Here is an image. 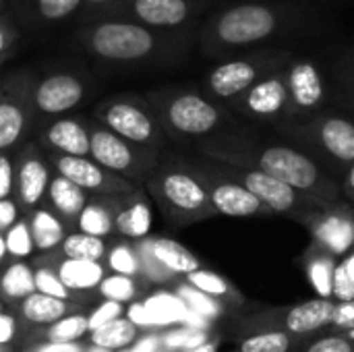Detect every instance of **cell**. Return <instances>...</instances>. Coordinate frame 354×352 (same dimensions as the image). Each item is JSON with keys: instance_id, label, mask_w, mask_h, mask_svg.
<instances>
[{"instance_id": "cell-1", "label": "cell", "mask_w": 354, "mask_h": 352, "mask_svg": "<svg viewBox=\"0 0 354 352\" xmlns=\"http://www.w3.org/2000/svg\"><path fill=\"white\" fill-rule=\"evenodd\" d=\"M199 154L228 162L253 166L282 180L301 193L311 205H332L342 201L338 180L303 147L290 143H261L249 135H209L197 143Z\"/></svg>"}, {"instance_id": "cell-2", "label": "cell", "mask_w": 354, "mask_h": 352, "mask_svg": "<svg viewBox=\"0 0 354 352\" xmlns=\"http://www.w3.org/2000/svg\"><path fill=\"white\" fill-rule=\"evenodd\" d=\"M290 21L284 6L272 2H243L214 15L201 29V52L220 58L239 52H249L276 33Z\"/></svg>"}, {"instance_id": "cell-3", "label": "cell", "mask_w": 354, "mask_h": 352, "mask_svg": "<svg viewBox=\"0 0 354 352\" xmlns=\"http://www.w3.org/2000/svg\"><path fill=\"white\" fill-rule=\"evenodd\" d=\"M143 185L174 226H191L218 216L209 191L189 158L160 156L158 166Z\"/></svg>"}, {"instance_id": "cell-4", "label": "cell", "mask_w": 354, "mask_h": 352, "mask_svg": "<svg viewBox=\"0 0 354 352\" xmlns=\"http://www.w3.org/2000/svg\"><path fill=\"white\" fill-rule=\"evenodd\" d=\"M145 98L168 137L176 141H201L230 120V112L218 100L195 87H164Z\"/></svg>"}, {"instance_id": "cell-5", "label": "cell", "mask_w": 354, "mask_h": 352, "mask_svg": "<svg viewBox=\"0 0 354 352\" xmlns=\"http://www.w3.org/2000/svg\"><path fill=\"white\" fill-rule=\"evenodd\" d=\"M79 39L91 56L116 64L143 62L168 50V41L160 29L131 19L95 21L79 33Z\"/></svg>"}, {"instance_id": "cell-6", "label": "cell", "mask_w": 354, "mask_h": 352, "mask_svg": "<svg viewBox=\"0 0 354 352\" xmlns=\"http://www.w3.org/2000/svg\"><path fill=\"white\" fill-rule=\"evenodd\" d=\"M282 131L326 170L334 168L344 176L354 164V120L346 114L322 110L305 122L282 127Z\"/></svg>"}, {"instance_id": "cell-7", "label": "cell", "mask_w": 354, "mask_h": 352, "mask_svg": "<svg viewBox=\"0 0 354 352\" xmlns=\"http://www.w3.org/2000/svg\"><path fill=\"white\" fill-rule=\"evenodd\" d=\"M93 120L102 122L116 135L129 139L131 143H137L141 147L164 151L168 143V133L164 131L156 110L147 102V98L141 95H114L104 100L93 110Z\"/></svg>"}, {"instance_id": "cell-8", "label": "cell", "mask_w": 354, "mask_h": 352, "mask_svg": "<svg viewBox=\"0 0 354 352\" xmlns=\"http://www.w3.org/2000/svg\"><path fill=\"white\" fill-rule=\"evenodd\" d=\"M160 151L131 143L97 120H89V158L106 170L143 185L160 162Z\"/></svg>"}, {"instance_id": "cell-9", "label": "cell", "mask_w": 354, "mask_h": 352, "mask_svg": "<svg viewBox=\"0 0 354 352\" xmlns=\"http://www.w3.org/2000/svg\"><path fill=\"white\" fill-rule=\"evenodd\" d=\"M290 62V54L282 50H259L247 52L236 58H228L216 64L203 79V89L209 98L228 104L243 91H247L255 81L268 73L282 68Z\"/></svg>"}, {"instance_id": "cell-10", "label": "cell", "mask_w": 354, "mask_h": 352, "mask_svg": "<svg viewBox=\"0 0 354 352\" xmlns=\"http://www.w3.org/2000/svg\"><path fill=\"white\" fill-rule=\"evenodd\" d=\"M336 313V301L317 297L288 307L266 309L241 319L239 330L243 334L259 330H280L299 338H313V334L328 332Z\"/></svg>"}, {"instance_id": "cell-11", "label": "cell", "mask_w": 354, "mask_h": 352, "mask_svg": "<svg viewBox=\"0 0 354 352\" xmlns=\"http://www.w3.org/2000/svg\"><path fill=\"white\" fill-rule=\"evenodd\" d=\"M35 75L27 68L0 77V151H12L25 139L35 118Z\"/></svg>"}, {"instance_id": "cell-12", "label": "cell", "mask_w": 354, "mask_h": 352, "mask_svg": "<svg viewBox=\"0 0 354 352\" xmlns=\"http://www.w3.org/2000/svg\"><path fill=\"white\" fill-rule=\"evenodd\" d=\"M193 168L203 178L212 205L218 216L226 218H253V216H272L270 207L253 195L247 187H243L236 178L220 168L214 158L199 154V158H189Z\"/></svg>"}, {"instance_id": "cell-13", "label": "cell", "mask_w": 354, "mask_h": 352, "mask_svg": "<svg viewBox=\"0 0 354 352\" xmlns=\"http://www.w3.org/2000/svg\"><path fill=\"white\" fill-rule=\"evenodd\" d=\"M288 218L303 224L311 232L313 243L322 245L336 257H344L354 249V205L351 201L309 205Z\"/></svg>"}, {"instance_id": "cell-14", "label": "cell", "mask_w": 354, "mask_h": 352, "mask_svg": "<svg viewBox=\"0 0 354 352\" xmlns=\"http://www.w3.org/2000/svg\"><path fill=\"white\" fill-rule=\"evenodd\" d=\"M288 87V118L284 124L305 122L328 104V83L322 68L309 58H297L284 66Z\"/></svg>"}, {"instance_id": "cell-15", "label": "cell", "mask_w": 354, "mask_h": 352, "mask_svg": "<svg viewBox=\"0 0 354 352\" xmlns=\"http://www.w3.org/2000/svg\"><path fill=\"white\" fill-rule=\"evenodd\" d=\"M232 112L270 124H284L288 118V87L284 66L255 81L247 91L226 104Z\"/></svg>"}, {"instance_id": "cell-16", "label": "cell", "mask_w": 354, "mask_h": 352, "mask_svg": "<svg viewBox=\"0 0 354 352\" xmlns=\"http://www.w3.org/2000/svg\"><path fill=\"white\" fill-rule=\"evenodd\" d=\"M54 168L46 149L37 143H23L15 154V199L23 212L46 203Z\"/></svg>"}, {"instance_id": "cell-17", "label": "cell", "mask_w": 354, "mask_h": 352, "mask_svg": "<svg viewBox=\"0 0 354 352\" xmlns=\"http://www.w3.org/2000/svg\"><path fill=\"white\" fill-rule=\"evenodd\" d=\"M46 154L56 172L77 183L89 195H124L139 187L133 180L106 170L89 156H64L54 151H46Z\"/></svg>"}, {"instance_id": "cell-18", "label": "cell", "mask_w": 354, "mask_h": 352, "mask_svg": "<svg viewBox=\"0 0 354 352\" xmlns=\"http://www.w3.org/2000/svg\"><path fill=\"white\" fill-rule=\"evenodd\" d=\"M216 162L220 164V168L224 172H228L243 187H247L253 195H257L270 207L272 214H286V216H290V214L311 205L292 187L284 185L282 180L270 176L268 172H263L259 168L243 166V164H228V162H220V160H216Z\"/></svg>"}, {"instance_id": "cell-19", "label": "cell", "mask_w": 354, "mask_h": 352, "mask_svg": "<svg viewBox=\"0 0 354 352\" xmlns=\"http://www.w3.org/2000/svg\"><path fill=\"white\" fill-rule=\"evenodd\" d=\"M87 83L68 71L50 73L44 79H37L33 85V108L35 116L56 118L73 110L85 100Z\"/></svg>"}, {"instance_id": "cell-20", "label": "cell", "mask_w": 354, "mask_h": 352, "mask_svg": "<svg viewBox=\"0 0 354 352\" xmlns=\"http://www.w3.org/2000/svg\"><path fill=\"white\" fill-rule=\"evenodd\" d=\"M120 10L127 19L151 29H176L189 23L199 10L197 0H122Z\"/></svg>"}, {"instance_id": "cell-21", "label": "cell", "mask_w": 354, "mask_h": 352, "mask_svg": "<svg viewBox=\"0 0 354 352\" xmlns=\"http://www.w3.org/2000/svg\"><path fill=\"white\" fill-rule=\"evenodd\" d=\"M46 151L64 156H89V120L83 116H56L39 135Z\"/></svg>"}, {"instance_id": "cell-22", "label": "cell", "mask_w": 354, "mask_h": 352, "mask_svg": "<svg viewBox=\"0 0 354 352\" xmlns=\"http://www.w3.org/2000/svg\"><path fill=\"white\" fill-rule=\"evenodd\" d=\"M153 216L151 205L143 189H135L122 197V203L114 218V230L120 239L127 241H141L147 239L151 232Z\"/></svg>"}, {"instance_id": "cell-23", "label": "cell", "mask_w": 354, "mask_h": 352, "mask_svg": "<svg viewBox=\"0 0 354 352\" xmlns=\"http://www.w3.org/2000/svg\"><path fill=\"white\" fill-rule=\"evenodd\" d=\"M46 255L52 266L56 268L60 280L64 282V286L73 293H91L97 290L100 282L106 278L108 268L102 261H93V259H71V257H62L58 251L52 253H41Z\"/></svg>"}, {"instance_id": "cell-24", "label": "cell", "mask_w": 354, "mask_h": 352, "mask_svg": "<svg viewBox=\"0 0 354 352\" xmlns=\"http://www.w3.org/2000/svg\"><path fill=\"white\" fill-rule=\"evenodd\" d=\"M124 195H91L75 222V230L100 239H110L112 234H116L114 218Z\"/></svg>"}, {"instance_id": "cell-25", "label": "cell", "mask_w": 354, "mask_h": 352, "mask_svg": "<svg viewBox=\"0 0 354 352\" xmlns=\"http://www.w3.org/2000/svg\"><path fill=\"white\" fill-rule=\"evenodd\" d=\"M89 197L91 195L85 189H81L77 183H73L71 178H66L54 170V174L50 178L48 195H46V205L54 214H58L71 228H75V222H77L81 210L85 207V203L89 201Z\"/></svg>"}, {"instance_id": "cell-26", "label": "cell", "mask_w": 354, "mask_h": 352, "mask_svg": "<svg viewBox=\"0 0 354 352\" xmlns=\"http://www.w3.org/2000/svg\"><path fill=\"white\" fill-rule=\"evenodd\" d=\"M19 305V317L23 319L25 326H50L54 322H58L60 317L81 311L83 307L77 301H66V299H58V297H50L44 293H31L29 297H25Z\"/></svg>"}, {"instance_id": "cell-27", "label": "cell", "mask_w": 354, "mask_h": 352, "mask_svg": "<svg viewBox=\"0 0 354 352\" xmlns=\"http://www.w3.org/2000/svg\"><path fill=\"white\" fill-rule=\"evenodd\" d=\"M29 218V228H31V237H33V245L35 251L41 253H52L58 251V247L62 245L64 237L68 234V230H73L58 214H54L46 203L37 205L31 212H25Z\"/></svg>"}, {"instance_id": "cell-28", "label": "cell", "mask_w": 354, "mask_h": 352, "mask_svg": "<svg viewBox=\"0 0 354 352\" xmlns=\"http://www.w3.org/2000/svg\"><path fill=\"white\" fill-rule=\"evenodd\" d=\"M338 261H340V257H336L334 253H330L328 249H324L317 243H311L309 249L305 251V257H303L305 274H307L309 282L313 284V288L326 299H332L334 274H336Z\"/></svg>"}, {"instance_id": "cell-29", "label": "cell", "mask_w": 354, "mask_h": 352, "mask_svg": "<svg viewBox=\"0 0 354 352\" xmlns=\"http://www.w3.org/2000/svg\"><path fill=\"white\" fill-rule=\"evenodd\" d=\"M147 243L151 247V253L158 257V261L168 268L174 276L185 278L187 274L203 268L199 257L189 251L185 245L176 243L174 239H166V237H147Z\"/></svg>"}, {"instance_id": "cell-30", "label": "cell", "mask_w": 354, "mask_h": 352, "mask_svg": "<svg viewBox=\"0 0 354 352\" xmlns=\"http://www.w3.org/2000/svg\"><path fill=\"white\" fill-rule=\"evenodd\" d=\"M31 293H35L33 266L25 259H12L0 274V299L4 303H21Z\"/></svg>"}, {"instance_id": "cell-31", "label": "cell", "mask_w": 354, "mask_h": 352, "mask_svg": "<svg viewBox=\"0 0 354 352\" xmlns=\"http://www.w3.org/2000/svg\"><path fill=\"white\" fill-rule=\"evenodd\" d=\"M307 340L311 338H299L280 330H259L245 334L236 352H299Z\"/></svg>"}, {"instance_id": "cell-32", "label": "cell", "mask_w": 354, "mask_h": 352, "mask_svg": "<svg viewBox=\"0 0 354 352\" xmlns=\"http://www.w3.org/2000/svg\"><path fill=\"white\" fill-rule=\"evenodd\" d=\"M183 280L228 307H241L245 303V297L241 295V290H236L224 276H220L207 268H199V270L187 274Z\"/></svg>"}, {"instance_id": "cell-33", "label": "cell", "mask_w": 354, "mask_h": 352, "mask_svg": "<svg viewBox=\"0 0 354 352\" xmlns=\"http://www.w3.org/2000/svg\"><path fill=\"white\" fill-rule=\"evenodd\" d=\"M139 336V328L129 319V317H116L97 330L89 332V344L93 349H104V351H124L131 344H135Z\"/></svg>"}, {"instance_id": "cell-34", "label": "cell", "mask_w": 354, "mask_h": 352, "mask_svg": "<svg viewBox=\"0 0 354 352\" xmlns=\"http://www.w3.org/2000/svg\"><path fill=\"white\" fill-rule=\"evenodd\" d=\"M58 253L62 257H71V259L104 261V257L108 253V243H106V239H100V237H93V234H85V232L73 228L64 237L62 245L58 247Z\"/></svg>"}, {"instance_id": "cell-35", "label": "cell", "mask_w": 354, "mask_h": 352, "mask_svg": "<svg viewBox=\"0 0 354 352\" xmlns=\"http://www.w3.org/2000/svg\"><path fill=\"white\" fill-rule=\"evenodd\" d=\"M149 282L141 280V278H133V276H124V274H106V278L100 282L97 286V295L102 299H110V301H118V303H133L137 301L145 286Z\"/></svg>"}, {"instance_id": "cell-36", "label": "cell", "mask_w": 354, "mask_h": 352, "mask_svg": "<svg viewBox=\"0 0 354 352\" xmlns=\"http://www.w3.org/2000/svg\"><path fill=\"white\" fill-rule=\"evenodd\" d=\"M174 293L183 299V303L187 305V309L193 313V315H199L201 319H218L226 313L228 305L212 299L209 295L197 290L195 286H191L189 282H178L176 280V286H174Z\"/></svg>"}, {"instance_id": "cell-37", "label": "cell", "mask_w": 354, "mask_h": 352, "mask_svg": "<svg viewBox=\"0 0 354 352\" xmlns=\"http://www.w3.org/2000/svg\"><path fill=\"white\" fill-rule=\"evenodd\" d=\"M145 309L160 322V326H172V324H185L189 317V309L183 303V299L174 293H158L143 301Z\"/></svg>"}, {"instance_id": "cell-38", "label": "cell", "mask_w": 354, "mask_h": 352, "mask_svg": "<svg viewBox=\"0 0 354 352\" xmlns=\"http://www.w3.org/2000/svg\"><path fill=\"white\" fill-rule=\"evenodd\" d=\"M104 261L112 274H124V276L141 278V259H139V251H137L135 241L120 239L118 243L108 247Z\"/></svg>"}, {"instance_id": "cell-39", "label": "cell", "mask_w": 354, "mask_h": 352, "mask_svg": "<svg viewBox=\"0 0 354 352\" xmlns=\"http://www.w3.org/2000/svg\"><path fill=\"white\" fill-rule=\"evenodd\" d=\"M87 334H89L87 315L83 311H75V313H68V315L60 317L58 322L50 324L41 332V338L52 340V342H79Z\"/></svg>"}, {"instance_id": "cell-40", "label": "cell", "mask_w": 354, "mask_h": 352, "mask_svg": "<svg viewBox=\"0 0 354 352\" xmlns=\"http://www.w3.org/2000/svg\"><path fill=\"white\" fill-rule=\"evenodd\" d=\"M33 276H35V290L37 293H44V295H50V297H58V299H66V301H77V293L68 290L64 286V282L60 280L56 268L52 266V261L41 255L37 257L33 263Z\"/></svg>"}, {"instance_id": "cell-41", "label": "cell", "mask_w": 354, "mask_h": 352, "mask_svg": "<svg viewBox=\"0 0 354 352\" xmlns=\"http://www.w3.org/2000/svg\"><path fill=\"white\" fill-rule=\"evenodd\" d=\"M4 241H6V251H8L10 259H27L35 253L33 237H31V228H29V218L25 212L4 232Z\"/></svg>"}, {"instance_id": "cell-42", "label": "cell", "mask_w": 354, "mask_h": 352, "mask_svg": "<svg viewBox=\"0 0 354 352\" xmlns=\"http://www.w3.org/2000/svg\"><path fill=\"white\" fill-rule=\"evenodd\" d=\"M137 251H139V259H141V278L149 284H170L176 282L178 276H174L168 268H164L158 257L151 253V247L147 243V239L135 241Z\"/></svg>"}, {"instance_id": "cell-43", "label": "cell", "mask_w": 354, "mask_h": 352, "mask_svg": "<svg viewBox=\"0 0 354 352\" xmlns=\"http://www.w3.org/2000/svg\"><path fill=\"white\" fill-rule=\"evenodd\" d=\"M81 4L83 0H35V10L44 21L58 23L75 15Z\"/></svg>"}, {"instance_id": "cell-44", "label": "cell", "mask_w": 354, "mask_h": 352, "mask_svg": "<svg viewBox=\"0 0 354 352\" xmlns=\"http://www.w3.org/2000/svg\"><path fill=\"white\" fill-rule=\"evenodd\" d=\"M209 340V334L203 330V328H183V330H176V332H170L168 336H164V349L168 351H187V349H193V346H199L203 342Z\"/></svg>"}, {"instance_id": "cell-45", "label": "cell", "mask_w": 354, "mask_h": 352, "mask_svg": "<svg viewBox=\"0 0 354 352\" xmlns=\"http://www.w3.org/2000/svg\"><path fill=\"white\" fill-rule=\"evenodd\" d=\"M299 352H354V340L342 334H328L313 338Z\"/></svg>"}, {"instance_id": "cell-46", "label": "cell", "mask_w": 354, "mask_h": 352, "mask_svg": "<svg viewBox=\"0 0 354 352\" xmlns=\"http://www.w3.org/2000/svg\"><path fill=\"white\" fill-rule=\"evenodd\" d=\"M124 315V303H118V301H110V299H104L89 315V332L97 330L100 326L116 319V317H122Z\"/></svg>"}, {"instance_id": "cell-47", "label": "cell", "mask_w": 354, "mask_h": 352, "mask_svg": "<svg viewBox=\"0 0 354 352\" xmlns=\"http://www.w3.org/2000/svg\"><path fill=\"white\" fill-rule=\"evenodd\" d=\"M15 197V154L0 151V199Z\"/></svg>"}, {"instance_id": "cell-48", "label": "cell", "mask_w": 354, "mask_h": 352, "mask_svg": "<svg viewBox=\"0 0 354 352\" xmlns=\"http://www.w3.org/2000/svg\"><path fill=\"white\" fill-rule=\"evenodd\" d=\"M332 297L336 301H353L354 299V280L348 274V270L344 268L342 259L336 266V274H334V293Z\"/></svg>"}, {"instance_id": "cell-49", "label": "cell", "mask_w": 354, "mask_h": 352, "mask_svg": "<svg viewBox=\"0 0 354 352\" xmlns=\"http://www.w3.org/2000/svg\"><path fill=\"white\" fill-rule=\"evenodd\" d=\"M19 39V29L17 25L6 17V15H0V66L2 62L10 56L15 44Z\"/></svg>"}, {"instance_id": "cell-50", "label": "cell", "mask_w": 354, "mask_h": 352, "mask_svg": "<svg viewBox=\"0 0 354 352\" xmlns=\"http://www.w3.org/2000/svg\"><path fill=\"white\" fill-rule=\"evenodd\" d=\"M351 328H354V299L353 301H338L336 313H334V319H332V326L328 332L342 334Z\"/></svg>"}, {"instance_id": "cell-51", "label": "cell", "mask_w": 354, "mask_h": 352, "mask_svg": "<svg viewBox=\"0 0 354 352\" xmlns=\"http://www.w3.org/2000/svg\"><path fill=\"white\" fill-rule=\"evenodd\" d=\"M21 338V322L15 315L0 311V344L12 346Z\"/></svg>"}, {"instance_id": "cell-52", "label": "cell", "mask_w": 354, "mask_h": 352, "mask_svg": "<svg viewBox=\"0 0 354 352\" xmlns=\"http://www.w3.org/2000/svg\"><path fill=\"white\" fill-rule=\"evenodd\" d=\"M21 216H23V210L15 197L0 199V232H6Z\"/></svg>"}, {"instance_id": "cell-53", "label": "cell", "mask_w": 354, "mask_h": 352, "mask_svg": "<svg viewBox=\"0 0 354 352\" xmlns=\"http://www.w3.org/2000/svg\"><path fill=\"white\" fill-rule=\"evenodd\" d=\"M127 317H129L137 328H162L160 322L145 309L143 303H135V301H133V305L127 309Z\"/></svg>"}, {"instance_id": "cell-54", "label": "cell", "mask_w": 354, "mask_h": 352, "mask_svg": "<svg viewBox=\"0 0 354 352\" xmlns=\"http://www.w3.org/2000/svg\"><path fill=\"white\" fill-rule=\"evenodd\" d=\"M27 352H85V349L79 342H52L44 340L39 344H33Z\"/></svg>"}, {"instance_id": "cell-55", "label": "cell", "mask_w": 354, "mask_h": 352, "mask_svg": "<svg viewBox=\"0 0 354 352\" xmlns=\"http://www.w3.org/2000/svg\"><path fill=\"white\" fill-rule=\"evenodd\" d=\"M342 195L351 201L354 205V164L344 172V176H342Z\"/></svg>"}, {"instance_id": "cell-56", "label": "cell", "mask_w": 354, "mask_h": 352, "mask_svg": "<svg viewBox=\"0 0 354 352\" xmlns=\"http://www.w3.org/2000/svg\"><path fill=\"white\" fill-rule=\"evenodd\" d=\"M218 340H207V342H203V344H199V346H193V349H187V351H180V352H218Z\"/></svg>"}, {"instance_id": "cell-57", "label": "cell", "mask_w": 354, "mask_h": 352, "mask_svg": "<svg viewBox=\"0 0 354 352\" xmlns=\"http://www.w3.org/2000/svg\"><path fill=\"white\" fill-rule=\"evenodd\" d=\"M342 259V263H344V268L348 270V274L353 276V280H354V249L351 251V253H346L344 257H340Z\"/></svg>"}, {"instance_id": "cell-58", "label": "cell", "mask_w": 354, "mask_h": 352, "mask_svg": "<svg viewBox=\"0 0 354 352\" xmlns=\"http://www.w3.org/2000/svg\"><path fill=\"white\" fill-rule=\"evenodd\" d=\"M8 251H6V241H4V232H0V266L6 261Z\"/></svg>"}, {"instance_id": "cell-59", "label": "cell", "mask_w": 354, "mask_h": 352, "mask_svg": "<svg viewBox=\"0 0 354 352\" xmlns=\"http://www.w3.org/2000/svg\"><path fill=\"white\" fill-rule=\"evenodd\" d=\"M83 2H87L89 6H108V4H112V2H116V0H83Z\"/></svg>"}, {"instance_id": "cell-60", "label": "cell", "mask_w": 354, "mask_h": 352, "mask_svg": "<svg viewBox=\"0 0 354 352\" xmlns=\"http://www.w3.org/2000/svg\"><path fill=\"white\" fill-rule=\"evenodd\" d=\"M342 336H346V338H351V340H354V328H351V330H346V332H342Z\"/></svg>"}, {"instance_id": "cell-61", "label": "cell", "mask_w": 354, "mask_h": 352, "mask_svg": "<svg viewBox=\"0 0 354 352\" xmlns=\"http://www.w3.org/2000/svg\"><path fill=\"white\" fill-rule=\"evenodd\" d=\"M4 305H6V303H4V301L0 299V311H4Z\"/></svg>"}, {"instance_id": "cell-62", "label": "cell", "mask_w": 354, "mask_h": 352, "mask_svg": "<svg viewBox=\"0 0 354 352\" xmlns=\"http://www.w3.org/2000/svg\"><path fill=\"white\" fill-rule=\"evenodd\" d=\"M348 87H351V91H353V95H354V81L351 83V85H348Z\"/></svg>"}, {"instance_id": "cell-63", "label": "cell", "mask_w": 354, "mask_h": 352, "mask_svg": "<svg viewBox=\"0 0 354 352\" xmlns=\"http://www.w3.org/2000/svg\"><path fill=\"white\" fill-rule=\"evenodd\" d=\"M93 352H110V351H104V349H95Z\"/></svg>"}, {"instance_id": "cell-64", "label": "cell", "mask_w": 354, "mask_h": 352, "mask_svg": "<svg viewBox=\"0 0 354 352\" xmlns=\"http://www.w3.org/2000/svg\"><path fill=\"white\" fill-rule=\"evenodd\" d=\"M0 6H2V0H0Z\"/></svg>"}]
</instances>
